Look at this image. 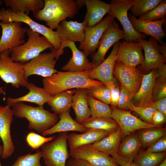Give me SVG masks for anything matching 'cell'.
<instances>
[{
  "instance_id": "obj_1",
  "label": "cell",
  "mask_w": 166,
  "mask_h": 166,
  "mask_svg": "<svg viewBox=\"0 0 166 166\" xmlns=\"http://www.w3.org/2000/svg\"><path fill=\"white\" fill-rule=\"evenodd\" d=\"M43 8L33 12L38 20L45 22L52 30L57 29L60 23L67 18H72L78 14L85 5L84 0H44Z\"/></svg>"
},
{
  "instance_id": "obj_2",
  "label": "cell",
  "mask_w": 166,
  "mask_h": 166,
  "mask_svg": "<svg viewBox=\"0 0 166 166\" xmlns=\"http://www.w3.org/2000/svg\"><path fill=\"white\" fill-rule=\"evenodd\" d=\"M89 71H58L43 78V88L49 94L53 96L72 89H86L104 84L99 81L90 78L88 75Z\"/></svg>"
},
{
  "instance_id": "obj_3",
  "label": "cell",
  "mask_w": 166,
  "mask_h": 166,
  "mask_svg": "<svg viewBox=\"0 0 166 166\" xmlns=\"http://www.w3.org/2000/svg\"><path fill=\"white\" fill-rule=\"evenodd\" d=\"M11 107L13 116L26 119L29 122V129L41 134L53 126L58 120L57 114L45 109L43 106L35 107L19 102Z\"/></svg>"
},
{
  "instance_id": "obj_4",
  "label": "cell",
  "mask_w": 166,
  "mask_h": 166,
  "mask_svg": "<svg viewBox=\"0 0 166 166\" xmlns=\"http://www.w3.org/2000/svg\"><path fill=\"white\" fill-rule=\"evenodd\" d=\"M26 34L28 36L27 41L24 44L10 49V57L14 61L22 63L29 61L44 50L53 46L44 36L27 29Z\"/></svg>"
},
{
  "instance_id": "obj_5",
  "label": "cell",
  "mask_w": 166,
  "mask_h": 166,
  "mask_svg": "<svg viewBox=\"0 0 166 166\" xmlns=\"http://www.w3.org/2000/svg\"><path fill=\"white\" fill-rule=\"evenodd\" d=\"M0 16L1 17V22L3 23L15 21L23 22L28 25L33 31L45 37L53 46L51 53L52 56L56 59L61 47V42L55 31L35 22L25 13L14 12L10 8L7 9L2 8L0 10Z\"/></svg>"
},
{
  "instance_id": "obj_6",
  "label": "cell",
  "mask_w": 166,
  "mask_h": 166,
  "mask_svg": "<svg viewBox=\"0 0 166 166\" xmlns=\"http://www.w3.org/2000/svg\"><path fill=\"white\" fill-rule=\"evenodd\" d=\"M67 132L58 133L52 141L44 144L42 151L46 166H66L70 156L68 150Z\"/></svg>"
},
{
  "instance_id": "obj_7",
  "label": "cell",
  "mask_w": 166,
  "mask_h": 166,
  "mask_svg": "<svg viewBox=\"0 0 166 166\" xmlns=\"http://www.w3.org/2000/svg\"><path fill=\"white\" fill-rule=\"evenodd\" d=\"M10 49L0 53V77L7 83L14 87H26L28 81L25 78L24 63L13 61L10 57Z\"/></svg>"
},
{
  "instance_id": "obj_8",
  "label": "cell",
  "mask_w": 166,
  "mask_h": 166,
  "mask_svg": "<svg viewBox=\"0 0 166 166\" xmlns=\"http://www.w3.org/2000/svg\"><path fill=\"white\" fill-rule=\"evenodd\" d=\"M133 0H111L109 15L116 18L123 26L125 34L124 39L127 42H137L140 39H145L146 35L140 34L133 29L128 17V11L130 10Z\"/></svg>"
},
{
  "instance_id": "obj_9",
  "label": "cell",
  "mask_w": 166,
  "mask_h": 166,
  "mask_svg": "<svg viewBox=\"0 0 166 166\" xmlns=\"http://www.w3.org/2000/svg\"><path fill=\"white\" fill-rule=\"evenodd\" d=\"M113 74L133 97L140 88L144 74L138 67L127 66L117 60L114 64Z\"/></svg>"
},
{
  "instance_id": "obj_10",
  "label": "cell",
  "mask_w": 166,
  "mask_h": 166,
  "mask_svg": "<svg viewBox=\"0 0 166 166\" xmlns=\"http://www.w3.org/2000/svg\"><path fill=\"white\" fill-rule=\"evenodd\" d=\"M123 30L114 20L103 33L99 43L98 49L93 54L92 61L93 69L99 65L105 59V57L109 49L114 44L124 38Z\"/></svg>"
},
{
  "instance_id": "obj_11",
  "label": "cell",
  "mask_w": 166,
  "mask_h": 166,
  "mask_svg": "<svg viewBox=\"0 0 166 166\" xmlns=\"http://www.w3.org/2000/svg\"><path fill=\"white\" fill-rule=\"evenodd\" d=\"M61 45L58 51L56 60L64 53V49L68 47L71 50L72 57L68 62L61 68L65 71L80 72L89 71L93 69L92 62H90L83 51L79 50L74 42L68 40H61Z\"/></svg>"
},
{
  "instance_id": "obj_12",
  "label": "cell",
  "mask_w": 166,
  "mask_h": 166,
  "mask_svg": "<svg viewBox=\"0 0 166 166\" xmlns=\"http://www.w3.org/2000/svg\"><path fill=\"white\" fill-rule=\"evenodd\" d=\"M22 22L15 21L6 23L0 22L2 35L0 39V53L24 44L26 27H22Z\"/></svg>"
},
{
  "instance_id": "obj_13",
  "label": "cell",
  "mask_w": 166,
  "mask_h": 166,
  "mask_svg": "<svg viewBox=\"0 0 166 166\" xmlns=\"http://www.w3.org/2000/svg\"><path fill=\"white\" fill-rule=\"evenodd\" d=\"M56 61L51 52L41 53L24 63L25 78L28 80V77L32 75L37 74L45 77L57 73L58 71L54 68Z\"/></svg>"
},
{
  "instance_id": "obj_14",
  "label": "cell",
  "mask_w": 166,
  "mask_h": 166,
  "mask_svg": "<svg viewBox=\"0 0 166 166\" xmlns=\"http://www.w3.org/2000/svg\"><path fill=\"white\" fill-rule=\"evenodd\" d=\"M112 112L110 117L118 124L122 134L124 137L135 131L145 128L160 127L145 122L132 115L131 111L121 110L111 107Z\"/></svg>"
},
{
  "instance_id": "obj_15",
  "label": "cell",
  "mask_w": 166,
  "mask_h": 166,
  "mask_svg": "<svg viewBox=\"0 0 166 166\" xmlns=\"http://www.w3.org/2000/svg\"><path fill=\"white\" fill-rule=\"evenodd\" d=\"M71 157L83 160L95 166H119L110 155L94 149L91 144L70 150Z\"/></svg>"
},
{
  "instance_id": "obj_16",
  "label": "cell",
  "mask_w": 166,
  "mask_h": 166,
  "mask_svg": "<svg viewBox=\"0 0 166 166\" xmlns=\"http://www.w3.org/2000/svg\"><path fill=\"white\" fill-rule=\"evenodd\" d=\"M115 18L108 14L98 24L91 28H85L84 41L79 49L82 50L86 57L94 54L98 49L100 40L105 30Z\"/></svg>"
},
{
  "instance_id": "obj_17",
  "label": "cell",
  "mask_w": 166,
  "mask_h": 166,
  "mask_svg": "<svg viewBox=\"0 0 166 166\" xmlns=\"http://www.w3.org/2000/svg\"><path fill=\"white\" fill-rule=\"evenodd\" d=\"M137 42L142 45L144 52V62L138 67L142 73H147L157 69L166 63V58L158 51V41L155 38L150 37L148 40L140 39Z\"/></svg>"
},
{
  "instance_id": "obj_18",
  "label": "cell",
  "mask_w": 166,
  "mask_h": 166,
  "mask_svg": "<svg viewBox=\"0 0 166 166\" xmlns=\"http://www.w3.org/2000/svg\"><path fill=\"white\" fill-rule=\"evenodd\" d=\"M13 114L10 107L0 105V137L3 143V159L10 156L14 152L15 146L12 141L10 126L13 121Z\"/></svg>"
},
{
  "instance_id": "obj_19",
  "label": "cell",
  "mask_w": 166,
  "mask_h": 166,
  "mask_svg": "<svg viewBox=\"0 0 166 166\" xmlns=\"http://www.w3.org/2000/svg\"><path fill=\"white\" fill-rule=\"evenodd\" d=\"M143 49L138 42H119L117 60L127 66L136 67L144 62Z\"/></svg>"
},
{
  "instance_id": "obj_20",
  "label": "cell",
  "mask_w": 166,
  "mask_h": 166,
  "mask_svg": "<svg viewBox=\"0 0 166 166\" xmlns=\"http://www.w3.org/2000/svg\"><path fill=\"white\" fill-rule=\"evenodd\" d=\"M119 43V42L114 44L111 52L106 59L99 65L88 72V75L90 78L98 80L105 85L114 79L115 77L113 75V70L117 59Z\"/></svg>"
},
{
  "instance_id": "obj_21",
  "label": "cell",
  "mask_w": 166,
  "mask_h": 166,
  "mask_svg": "<svg viewBox=\"0 0 166 166\" xmlns=\"http://www.w3.org/2000/svg\"><path fill=\"white\" fill-rule=\"evenodd\" d=\"M128 17L134 30L137 32L150 35L159 42L161 45L164 44L162 42L163 37L166 35L162 26L166 22V18L155 21L140 20L129 13Z\"/></svg>"
},
{
  "instance_id": "obj_22",
  "label": "cell",
  "mask_w": 166,
  "mask_h": 166,
  "mask_svg": "<svg viewBox=\"0 0 166 166\" xmlns=\"http://www.w3.org/2000/svg\"><path fill=\"white\" fill-rule=\"evenodd\" d=\"M157 69L151 70L143 74L141 85L133 98V104L138 107L150 106L153 102V91Z\"/></svg>"
},
{
  "instance_id": "obj_23",
  "label": "cell",
  "mask_w": 166,
  "mask_h": 166,
  "mask_svg": "<svg viewBox=\"0 0 166 166\" xmlns=\"http://www.w3.org/2000/svg\"><path fill=\"white\" fill-rule=\"evenodd\" d=\"M84 21L81 22L66 20L61 22L55 31L61 40H68L80 43L84 40L85 30Z\"/></svg>"
},
{
  "instance_id": "obj_24",
  "label": "cell",
  "mask_w": 166,
  "mask_h": 166,
  "mask_svg": "<svg viewBox=\"0 0 166 166\" xmlns=\"http://www.w3.org/2000/svg\"><path fill=\"white\" fill-rule=\"evenodd\" d=\"M85 4L87 12L84 21L86 28H91L100 22L110 9V3L100 0H85Z\"/></svg>"
},
{
  "instance_id": "obj_25",
  "label": "cell",
  "mask_w": 166,
  "mask_h": 166,
  "mask_svg": "<svg viewBox=\"0 0 166 166\" xmlns=\"http://www.w3.org/2000/svg\"><path fill=\"white\" fill-rule=\"evenodd\" d=\"M110 133L105 130L88 128L82 133H71L68 137L69 149L72 150L83 145L92 144L101 140Z\"/></svg>"
},
{
  "instance_id": "obj_26",
  "label": "cell",
  "mask_w": 166,
  "mask_h": 166,
  "mask_svg": "<svg viewBox=\"0 0 166 166\" xmlns=\"http://www.w3.org/2000/svg\"><path fill=\"white\" fill-rule=\"evenodd\" d=\"M25 88L29 90L27 94L18 98L8 97L7 105L10 107L15 103L26 101L36 104L39 106H43L52 98V96L49 94L44 88L37 87L32 83H28Z\"/></svg>"
},
{
  "instance_id": "obj_27",
  "label": "cell",
  "mask_w": 166,
  "mask_h": 166,
  "mask_svg": "<svg viewBox=\"0 0 166 166\" xmlns=\"http://www.w3.org/2000/svg\"><path fill=\"white\" fill-rule=\"evenodd\" d=\"M59 115L60 120L58 122L51 128L42 133L43 136L69 131H75L83 133L88 129L74 120L70 115L69 111Z\"/></svg>"
},
{
  "instance_id": "obj_28",
  "label": "cell",
  "mask_w": 166,
  "mask_h": 166,
  "mask_svg": "<svg viewBox=\"0 0 166 166\" xmlns=\"http://www.w3.org/2000/svg\"><path fill=\"white\" fill-rule=\"evenodd\" d=\"M87 96L85 88L76 89L73 96L71 107L75 113V121L80 124L91 115Z\"/></svg>"
},
{
  "instance_id": "obj_29",
  "label": "cell",
  "mask_w": 166,
  "mask_h": 166,
  "mask_svg": "<svg viewBox=\"0 0 166 166\" xmlns=\"http://www.w3.org/2000/svg\"><path fill=\"white\" fill-rule=\"evenodd\" d=\"M122 134L119 127L101 140L91 144L94 149L111 156L117 153Z\"/></svg>"
},
{
  "instance_id": "obj_30",
  "label": "cell",
  "mask_w": 166,
  "mask_h": 166,
  "mask_svg": "<svg viewBox=\"0 0 166 166\" xmlns=\"http://www.w3.org/2000/svg\"><path fill=\"white\" fill-rule=\"evenodd\" d=\"M141 147L137 135L135 134L128 135L120 143L117 154L128 160L133 161L139 153Z\"/></svg>"
},
{
  "instance_id": "obj_31",
  "label": "cell",
  "mask_w": 166,
  "mask_h": 166,
  "mask_svg": "<svg viewBox=\"0 0 166 166\" xmlns=\"http://www.w3.org/2000/svg\"><path fill=\"white\" fill-rule=\"evenodd\" d=\"M75 90H67L52 96L47 103L54 113L59 115L69 111Z\"/></svg>"
},
{
  "instance_id": "obj_32",
  "label": "cell",
  "mask_w": 166,
  "mask_h": 166,
  "mask_svg": "<svg viewBox=\"0 0 166 166\" xmlns=\"http://www.w3.org/2000/svg\"><path fill=\"white\" fill-rule=\"evenodd\" d=\"M7 6L15 12H23L28 15L31 11L42 9L45 5L43 0H4Z\"/></svg>"
},
{
  "instance_id": "obj_33",
  "label": "cell",
  "mask_w": 166,
  "mask_h": 166,
  "mask_svg": "<svg viewBox=\"0 0 166 166\" xmlns=\"http://www.w3.org/2000/svg\"><path fill=\"white\" fill-rule=\"evenodd\" d=\"M81 124L87 128H93L112 132L119 127L117 123L111 117H90Z\"/></svg>"
},
{
  "instance_id": "obj_34",
  "label": "cell",
  "mask_w": 166,
  "mask_h": 166,
  "mask_svg": "<svg viewBox=\"0 0 166 166\" xmlns=\"http://www.w3.org/2000/svg\"><path fill=\"white\" fill-rule=\"evenodd\" d=\"M166 152L139 153L133 161L138 166H158L166 159Z\"/></svg>"
},
{
  "instance_id": "obj_35",
  "label": "cell",
  "mask_w": 166,
  "mask_h": 166,
  "mask_svg": "<svg viewBox=\"0 0 166 166\" xmlns=\"http://www.w3.org/2000/svg\"><path fill=\"white\" fill-rule=\"evenodd\" d=\"M165 128L160 127L143 129L138 136L141 146L148 147L160 138L166 135Z\"/></svg>"
},
{
  "instance_id": "obj_36",
  "label": "cell",
  "mask_w": 166,
  "mask_h": 166,
  "mask_svg": "<svg viewBox=\"0 0 166 166\" xmlns=\"http://www.w3.org/2000/svg\"><path fill=\"white\" fill-rule=\"evenodd\" d=\"M157 69V73L155 80L153 91L154 101L166 97V64H162Z\"/></svg>"
},
{
  "instance_id": "obj_37",
  "label": "cell",
  "mask_w": 166,
  "mask_h": 166,
  "mask_svg": "<svg viewBox=\"0 0 166 166\" xmlns=\"http://www.w3.org/2000/svg\"><path fill=\"white\" fill-rule=\"evenodd\" d=\"M87 99L91 112V116L110 117L112 109L109 105L88 95Z\"/></svg>"
},
{
  "instance_id": "obj_38",
  "label": "cell",
  "mask_w": 166,
  "mask_h": 166,
  "mask_svg": "<svg viewBox=\"0 0 166 166\" xmlns=\"http://www.w3.org/2000/svg\"><path fill=\"white\" fill-rule=\"evenodd\" d=\"M162 0H133L130 9L133 15L140 17L158 5Z\"/></svg>"
},
{
  "instance_id": "obj_39",
  "label": "cell",
  "mask_w": 166,
  "mask_h": 166,
  "mask_svg": "<svg viewBox=\"0 0 166 166\" xmlns=\"http://www.w3.org/2000/svg\"><path fill=\"white\" fill-rule=\"evenodd\" d=\"M87 95L108 105L110 104V92L107 87L104 84L86 89Z\"/></svg>"
},
{
  "instance_id": "obj_40",
  "label": "cell",
  "mask_w": 166,
  "mask_h": 166,
  "mask_svg": "<svg viewBox=\"0 0 166 166\" xmlns=\"http://www.w3.org/2000/svg\"><path fill=\"white\" fill-rule=\"evenodd\" d=\"M42 157H43L42 152L37 151L34 154L29 153L18 157L11 166H42L40 162Z\"/></svg>"
},
{
  "instance_id": "obj_41",
  "label": "cell",
  "mask_w": 166,
  "mask_h": 166,
  "mask_svg": "<svg viewBox=\"0 0 166 166\" xmlns=\"http://www.w3.org/2000/svg\"><path fill=\"white\" fill-rule=\"evenodd\" d=\"M166 14V0H162L160 3L152 10L140 17L141 20L155 21L165 17Z\"/></svg>"
},
{
  "instance_id": "obj_42",
  "label": "cell",
  "mask_w": 166,
  "mask_h": 166,
  "mask_svg": "<svg viewBox=\"0 0 166 166\" xmlns=\"http://www.w3.org/2000/svg\"><path fill=\"white\" fill-rule=\"evenodd\" d=\"M56 137L53 135L49 137H45L31 132L26 136V141L29 147L33 149H36L42 147L44 144L53 140Z\"/></svg>"
},
{
  "instance_id": "obj_43",
  "label": "cell",
  "mask_w": 166,
  "mask_h": 166,
  "mask_svg": "<svg viewBox=\"0 0 166 166\" xmlns=\"http://www.w3.org/2000/svg\"><path fill=\"white\" fill-rule=\"evenodd\" d=\"M133 97L132 94L122 85L120 87V94L117 108L125 111H130L133 103Z\"/></svg>"
},
{
  "instance_id": "obj_44",
  "label": "cell",
  "mask_w": 166,
  "mask_h": 166,
  "mask_svg": "<svg viewBox=\"0 0 166 166\" xmlns=\"http://www.w3.org/2000/svg\"><path fill=\"white\" fill-rule=\"evenodd\" d=\"M156 110L155 108L151 106H136L133 103L130 109V111H133L137 113L147 123L152 124V117Z\"/></svg>"
},
{
  "instance_id": "obj_45",
  "label": "cell",
  "mask_w": 166,
  "mask_h": 166,
  "mask_svg": "<svg viewBox=\"0 0 166 166\" xmlns=\"http://www.w3.org/2000/svg\"><path fill=\"white\" fill-rule=\"evenodd\" d=\"M105 85L109 89L110 92L111 106L117 108L120 94V88L118 85L117 79L115 77L112 81Z\"/></svg>"
},
{
  "instance_id": "obj_46",
  "label": "cell",
  "mask_w": 166,
  "mask_h": 166,
  "mask_svg": "<svg viewBox=\"0 0 166 166\" xmlns=\"http://www.w3.org/2000/svg\"><path fill=\"white\" fill-rule=\"evenodd\" d=\"M166 150V136L160 138L151 145L145 151L148 152H164Z\"/></svg>"
},
{
  "instance_id": "obj_47",
  "label": "cell",
  "mask_w": 166,
  "mask_h": 166,
  "mask_svg": "<svg viewBox=\"0 0 166 166\" xmlns=\"http://www.w3.org/2000/svg\"><path fill=\"white\" fill-rule=\"evenodd\" d=\"M166 116L161 112L156 110L152 117V124L156 126H160V125L165 122Z\"/></svg>"
},
{
  "instance_id": "obj_48",
  "label": "cell",
  "mask_w": 166,
  "mask_h": 166,
  "mask_svg": "<svg viewBox=\"0 0 166 166\" xmlns=\"http://www.w3.org/2000/svg\"><path fill=\"white\" fill-rule=\"evenodd\" d=\"M115 162L119 166H138L133 161L121 157L117 153L111 156Z\"/></svg>"
},
{
  "instance_id": "obj_49",
  "label": "cell",
  "mask_w": 166,
  "mask_h": 166,
  "mask_svg": "<svg viewBox=\"0 0 166 166\" xmlns=\"http://www.w3.org/2000/svg\"><path fill=\"white\" fill-rule=\"evenodd\" d=\"M150 106L155 108L166 116V97L154 101Z\"/></svg>"
},
{
  "instance_id": "obj_50",
  "label": "cell",
  "mask_w": 166,
  "mask_h": 166,
  "mask_svg": "<svg viewBox=\"0 0 166 166\" xmlns=\"http://www.w3.org/2000/svg\"><path fill=\"white\" fill-rule=\"evenodd\" d=\"M66 166H95L83 160L71 157L66 162Z\"/></svg>"
},
{
  "instance_id": "obj_51",
  "label": "cell",
  "mask_w": 166,
  "mask_h": 166,
  "mask_svg": "<svg viewBox=\"0 0 166 166\" xmlns=\"http://www.w3.org/2000/svg\"><path fill=\"white\" fill-rule=\"evenodd\" d=\"M157 49L159 52L164 57L166 58V45H157Z\"/></svg>"
},
{
  "instance_id": "obj_52",
  "label": "cell",
  "mask_w": 166,
  "mask_h": 166,
  "mask_svg": "<svg viewBox=\"0 0 166 166\" xmlns=\"http://www.w3.org/2000/svg\"><path fill=\"white\" fill-rule=\"evenodd\" d=\"M3 151V145H0V157L1 156ZM0 166H2L0 161Z\"/></svg>"
},
{
  "instance_id": "obj_53",
  "label": "cell",
  "mask_w": 166,
  "mask_h": 166,
  "mask_svg": "<svg viewBox=\"0 0 166 166\" xmlns=\"http://www.w3.org/2000/svg\"><path fill=\"white\" fill-rule=\"evenodd\" d=\"M158 166H166V159Z\"/></svg>"
},
{
  "instance_id": "obj_54",
  "label": "cell",
  "mask_w": 166,
  "mask_h": 166,
  "mask_svg": "<svg viewBox=\"0 0 166 166\" xmlns=\"http://www.w3.org/2000/svg\"><path fill=\"white\" fill-rule=\"evenodd\" d=\"M0 94H5V91L2 87H0Z\"/></svg>"
},
{
  "instance_id": "obj_55",
  "label": "cell",
  "mask_w": 166,
  "mask_h": 166,
  "mask_svg": "<svg viewBox=\"0 0 166 166\" xmlns=\"http://www.w3.org/2000/svg\"><path fill=\"white\" fill-rule=\"evenodd\" d=\"M2 3V1L1 0H0V6L1 5Z\"/></svg>"
},
{
  "instance_id": "obj_56",
  "label": "cell",
  "mask_w": 166,
  "mask_h": 166,
  "mask_svg": "<svg viewBox=\"0 0 166 166\" xmlns=\"http://www.w3.org/2000/svg\"><path fill=\"white\" fill-rule=\"evenodd\" d=\"M2 141V140H1V138H0V143H1V142Z\"/></svg>"
},
{
  "instance_id": "obj_57",
  "label": "cell",
  "mask_w": 166,
  "mask_h": 166,
  "mask_svg": "<svg viewBox=\"0 0 166 166\" xmlns=\"http://www.w3.org/2000/svg\"><path fill=\"white\" fill-rule=\"evenodd\" d=\"M1 17L0 16V22H1Z\"/></svg>"
},
{
  "instance_id": "obj_58",
  "label": "cell",
  "mask_w": 166,
  "mask_h": 166,
  "mask_svg": "<svg viewBox=\"0 0 166 166\" xmlns=\"http://www.w3.org/2000/svg\"></svg>"
}]
</instances>
